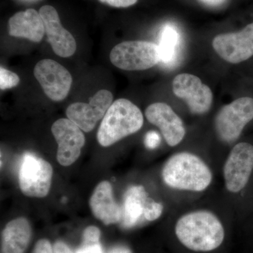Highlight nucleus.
I'll return each mask as SVG.
<instances>
[{
	"instance_id": "obj_1",
	"label": "nucleus",
	"mask_w": 253,
	"mask_h": 253,
	"mask_svg": "<svg viewBox=\"0 0 253 253\" xmlns=\"http://www.w3.org/2000/svg\"><path fill=\"white\" fill-rule=\"evenodd\" d=\"M176 238L184 247L195 252H210L222 244L224 226L214 213L199 210L186 213L176 221Z\"/></svg>"
},
{
	"instance_id": "obj_2",
	"label": "nucleus",
	"mask_w": 253,
	"mask_h": 253,
	"mask_svg": "<svg viewBox=\"0 0 253 253\" xmlns=\"http://www.w3.org/2000/svg\"><path fill=\"white\" fill-rule=\"evenodd\" d=\"M165 184L171 189L201 192L212 181V172L202 158L183 151L168 158L162 169Z\"/></svg>"
},
{
	"instance_id": "obj_3",
	"label": "nucleus",
	"mask_w": 253,
	"mask_h": 253,
	"mask_svg": "<svg viewBox=\"0 0 253 253\" xmlns=\"http://www.w3.org/2000/svg\"><path fill=\"white\" fill-rule=\"evenodd\" d=\"M144 124L141 110L129 100L119 99L110 106L100 125L97 140L104 147L140 130Z\"/></svg>"
},
{
	"instance_id": "obj_4",
	"label": "nucleus",
	"mask_w": 253,
	"mask_h": 253,
	"mask_svg": "<svg viewBox=\"0 0 253 253\" xmlns=\"http://www.w3.org/2000/svg\"><path fill=\"white\" fill-rule=\"evenodd\" d=\"M111 63L124 71H144L161 62L159 46L147 41H126L117 44L110 54Z\"/></svg>"
},
{
	"instance_id": "obj_5",
	"label": "nucleus",
	"mask_w": 253,
	"mask_h": 253,
	"mask_svg": "<svg viewBox=\"0 0 253 253\" xmlns=\"http://www.w3.org/2000/svg\"><path fill=\"white\" fill-rule=\"evenodd\" d=\"M253 120V99L241 97L226 105L218 112L214 121L219 139L231 144L239 139L245 126Z\"/></svg>"
},
{
	"instance_id": "obj_6",
	"label": "nucleus",
	"mask_w": 253,
	"mask_h": 253,
	"mask_svg": "<svg viewBox=\"0 0 253 253\" xmlns=\"http://www.w3.org/2000/svg\"><path fill=\"white\" fill-rule=\"evenodd\" d=\"M52 176L53 168L49 163L33 154L24 155L18 172V183L25 196L45 197L49 194Z\"/></svg>"
},
{
	"instance_id": "obj_7",
	"label": "nucleus",
	"mask_w": 253,
	"mask_h": 253,
	"mask_svg": "<svg viewBox=\"0 0 253 253\" xmlns=\"http://www.w3.org/2000/svg\"><path fill=\"white\" fill-rule=\"evenodd\" d=\"M253 170V146L241 142L231 149L224 163V183L229 192L237 194L247 185Z\"/></svg>"
},
{
	"instance_id": "obj_8",
	"label": "nucleus",
	"mask_w": 253,
	"mask_h": 253,
	"mask_svg": "<svg viewBox=\"0 0 253 253\" xmlns=\"http://www.w3.org/2000/svg\"><path fill=\"white\" fill-rule=\"evenodd\" d=\"M37 81L50 99L61 101L67 97L72 85L71 73L62 65L54 60L43 59L34 69Z\"/></svg>"
},
{
	"instance_id": "obj_9",
	"label": "nucleus",
	"mask_w": 253,
	"mask_h": 253,
	"mask_svg": "<svg viewBox=\"0 0 253 253\" xmlns=\"http://www.w3.org/2000/svg\"><path fill=\"white\" fill-rule=\"evenodd\" d=\"M172 89L177 97L185 101L193 114H205L212 106L213 95L211 88L194 75H177L173 80Z\"/></svg>"
},
{
	"instance_id": "obj_10",
	"label": "nucleus",
	"mask_w": 253,
	"mask_h": 253,
	"mask_svg": "<svg viewBox=\"0 0 253 253\" xmlns=\"http://www.w3.org/2000/svg\"><path fill=\"white\" fill-rule=\"evenodd\" d=\"M113 99L111 91L101 89L89 99V104L76 102L70 105L66 109V116L82 130L89 132L104 118L113 104Z\"/></svg>"
},
{
	"instance_id": "obj_11",
	"label": "nucleus",
	"mask_w": 253,
	"mask_h": 253,
	"mask_svg": "<svg viewBox=\"0 0 253 253\" xmlns=\"http://www.w3.org/2000/svg\"><path fill=\"white\" fill-rule=\"evenodd\" d=\"M51 131L58 144V162L65 167L71 166L81 156L85 143L82 129L68 118H61L52 125Z\"/></svg>"
},
{
	"instance_id": "obj_12",
	"label": "nucleus",
	"mask_w": 253,
	"mask_h": 253,
	"mask_svg": "<svg viewBox=\"0 0 253 253\" xmlns=\"http://www.w3.org/2000/svg\"><path fill=\"white\" fill-rule=\"evenodd\" d=\"M212 46L226 62L239 63L249 59L253 56V23L241 31L218 35Z\"/></svg>"
},
{
	"instance_id": "obj_13",
	"label": "nucleus",
	"mask_w": 253,
	"mask_h": 253,
	"mask_svg": "<svg viewBox=\"0 0 253 253\" xmlns=\"http://www.w3.org/2000/svg\"><path fill=\"white\" fill-rule=\"evenodd\" d=\"M145 116L150 123L159 128L169 146H176L184 139V123L169 105L162 102L151 104L145 111Z\"/></svg>"
},
{
	"instance_id": "obj_14",
	"label": "nucleus",
	"mask_w": 253,
	"mask_h": 253,
	"mask_svg": "<svg viewBox=\"0 0 253 253\" xmlns=\"http://www.w3.org/2000/svg\"><path fill=\"white\" fill-rule=\"evenodd\" d=\"M39 12L44 22L47 41L55 54L63 58L73 56L77 49L76 40L63 27L56 10L53 6L45 5L41 7Z\"/></svg>"
},
{
	"instance_id": "obj_15",
	"label": "nucleus",
	"mask_w": 253,
	"mask_h": 253,
	"mask_svg": "<svg viewBox=\"0 0 253 253\" xmlns=\"http://www.w3.org/2000/svg\"><path fill=\"white\" fill-rule=\"evenodd\" d=\"M89 204L94 217L106 225L121 222L122 208L113 197L112 185L109 181H101L96 186Z\"/></svg>"
},
{
	"instance_id": "obj_16",
	"label": "nucleus",
	"mask_w": 253,
	"mask_h": 253,
	"mask_svg": "<svg viewBox=\"0 0 253 253\" xmlns=\"http://www.w3.org/2000/svg\"><path fill=\"white\" fill-rule=\"evenodd\" d=\"M9 36L40 42L45 34L44 22L40 12L33 9L15 14L9 21Z\"/></svg>"
},
{
	"instance_id": "obj_17",
	"label": "nucleus",
	"mask_w": 253,
	"mask_h": 253,
	"mask_svg": "<svg viewBox=\"0 0 253 253\" xmlns=\"http://www.w3.org/2000/svg\"><path fill=\"white\" fill-rule=\"evenodd\" d=\"M31 237V224L26 218L10 221L1 232V253H24Z\"/></svg>"
},
{
	"instance_id": "obj_18",
	"label": "nucleus",
	"mask_w": 253,
	"mask_h": 253,
	"mask_svg": "<svg viewBox=\"0 0 253 253\" xmlns=\"http://www.w3.org/2000/svg\"><path fill=\"white\" fill-rule=\"evenodd\" d=\"M147 192L144 186H131L126 190L123 199L122 225L130 228L136 225L144 217L145 206L147 201Z\"/></svg>"
},
{
	"instance_id": "obj_19",
	"label": "nucleus",
	"mask_w": 253,
	"mask_h": 253,
	"mask_svg": "<svg viewBox=\"0 0 253 253\" xmlns=\"http://www.w3.org/2000/svg\"><path fill=\"white\" fill-rule=\"evenodd\" d=\"M180 35L177 30L167 25L161 33L159 46L161 62L166 66H172L176 62L180 46Z\"/></svg>"
},
{
	"instance_id": "obj_20",
	"label": "nucleus",
	"mask_w": 253,
	"mask_h": 253,
	"mask_svg": "<svg viewBox=\"0 0 253 253\" xmlns=\"http://www.w3.org/2000/svg\"><path fill=\"white\" fill-rule=\"evenodd\" d=\"M20 83V78L17 74L11 72L6 68H0V89L1 90L11 89L17 86Z\"/></svg>"
},
{
	"instance_id": "obj_21",
	"label": "nucleus",
	"mask_w": 253,
	"mask_h": 253,
	"mask_svg": "<svg viewBox=\"0 0 253 253\" xmlns=\"http://www.w3.org/2000/svg\"><path fill=\"white\" fill-rule=\"evenodd\" d=\"M163 211V205L156 202L154 199L149 197L145 206L144 219L149 221L156 220L161 217Z\"/></svg>"
},
{
	"instance_id": "obj_22",
	"label": "nucleus",
	"mask_w": 253,
	"mask_h": 253,
	"mask_svg": "<svg viewBox=\"0 0 253 253\" xmlns=\"http://www.w3.org/2000/svg\"><path fill=\"white\" fill-rule=\"evenodd\" d=\"M101 231L99 228L95 226H89L83 231L82 243L86 244H94L100 242Z\"/></svg>"
},
{
	"instance_id": "obj_23",
	"label": "nucleus",
	"mask_w": 253,
	"mask_h": 253,
	"mask_svg": "<svg viewBox=\"0 0 253 253\" xmlns=\"http://www.w3.org/2000/svg\"><path fill=\"white\" fill-rule=\"evenodd\" d=\"M161 138L156 131H150L146 133L144 137V144L149 149H154L159 146Z\"/></svg>"
},
{
	"instance_id": "obj_24",
	"label": "nucleus",
	"mask_w": 253,
	"mask_h": 253,
	"mask_svg": "<svg viewBox=\"0 0 253 253\" xmlns=\"http://www.w3.org/2000/svg\"><path fill=\"white\" fill-rule=\"evenodd\" d=\"M76 253H103V251L100 242L94 244L81 243Z\"/></svg>"
},
{
	"instance_id": "obj_25",
	"label": "nucleus",
	"mask_w": 253,
	"mask_h": 253,
	"mask_svg": "<svg viewBox=\"0 0 253 253\" xmlns=\"http://www.w3.org/2000/svg\"><path fill=\"white\" fill-rule=\"evenodd\" d=\"M32 253H54L51 243L47 239H41L35 245Z\"/></svg>"
},
{
	"instance_id": "obj_26",
	"label": "nucleus",
	"mask_w": 253,
	"mask_h": 253,
	"mask_svg": "<svg viewBox=\"0 0 253 253\" xmlns=\"http://www.w3.org/2000/svg\"><path fill=\"white\" fill-rule=\"evenodd\" d=\"M101 2L106 3L114 7H128L136 4L138 0H99Z\"/></svg>"
},
{
	"instance_id": "obj_27",
	"label": "nucleus",
	"mask_w": 253,
	"mask_h": 253,
	"mask_svg": "<svg viewBox=\"0 0 253 253\" xmlns=\"http://www.w3.org/2000/svg\"><path fill=\"white\" fill-rule=\"evenodd\" d=\"M54 253H73L67 245L61 241H56L53 247Z\"/></svg>"
},
{
	"instance_id": "obj_28",
	"label": "nucleus",
	"mask_w": 253,
	"mask_h": 253,
	"mask_svg": "<svg viewBox=\"0 0 253 253\" xmlns=\"http://www.w3.org/2000/svg\"><path fill=\"white\" fill-rule=\"evenodd\" d=\"M107 253H132V252L126 246L119 245V246H116L111 248Z\"/></svg>"
},
{
	"instance_id": "obj_29",
	"label": "nucleus",
	"mask_w": 253,
	"mask_h": 253,
	"mask_svg": "<svg viewBox=\"0 0 253 253\" xmlns=\"http://www.w3.org/2000/svg\"><path fill=\"white\" fill-rule=\"evenodd\" d=\"M201 1L209 6H217L222 4L226 0H201Z\"/></svg>"
}]
</instances>
